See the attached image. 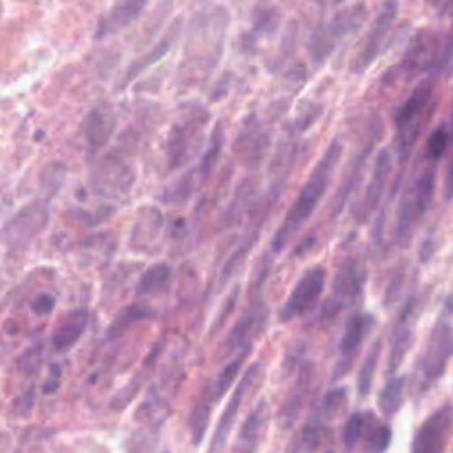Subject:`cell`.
I'll list each match as a JSON object with an SVG mask.
<instances>
[{"label":"cell","instance_id":"obj_28","mask_svg":"<svg viewBox=\"0 0 453 453\" xmlns=\"http://www.w3.org/2000/svg\"><path fill=\"white\" fill-rule=\"evenodd\" d=\"M347 389L345 388H334L331 391H327L322 400L319 402V405L313 409V412L310 414L306 423H315V425H329L331 421H334L338 416H342V412L347 407Z\"/></svg>","mask_w":453,"mask_h":453},{"label":"cell","instance_id":"obj_35","mask_svg":"<svg viewBox=\"0 0 453 453\" xmlns=\"http://www.w3.org/2000/svg\"><path fill=\"white\" fill-rule=\"evenodd\" d=\"M221 145H223V131H221V126H216V129L212 131V136H211L209 149L205 150V154H203V157L200 161V172L203 175H207L211 172V168L214 166Z\"/></svg>","mask_w":453,"mask_h":453},{"label":"cell","instance_id":"obj_31","mask_svg":"<svg viewBox=\"0 0 453 453\" xmlns=\"http://www.w3.org/2000/svg\"><path fill=\"white\" fill-rule=\"evenodd\" d=\"M380 350H382V338H377L370 345V349H368V352H366V356H365V359L361 363V368L357 372L356 388H357V395L359 396H366L370 393V389H372L375 370H377L379 357H380Z\"/></svg>","mask_w":453,"mask_h":453},{"label":"cell","instance_id":"obj_9","mask_svg":"<svg viewBox=\"0 0 453 453\" xmlns=\"http://www.w3.org/2000/svg\"><path fill=\"white\" fill-rule=\"evenodd\" d=\"M324 287H326V269L320 265L308 267L301 274V278L296 281L287 301L280 308L278 319L281 322H290L311 311L317 301L320 299Z\"/></svg>","mask_w":453,"mask_h":453},{"label":"cell","instance_id":"obj_18","mask_svg":"<svg viewBox=\"0 0 453 453\" xmlns=\"http://www.w3.org/2000/svg\"><path fill=\"white\" fill-rule=\"evenodd\" d=\"M391 166H393V159L388 149H382L377 152L375 161H373V168L368 179V186L363 193V196L359 198L357 205L354 207V214L359 221H365L368 218V214L377 207L379 198L384 191V186L388 182V177L391 173Z\"/></svg>","mask_w":453,"mask_h":453},{"label":"cell","instance_id":"obj_37","mask_svg":"<svg viewBox=\"0 0 453 453\" xmlns=\"http://www.w3.org/2000/svg\"><path fill=\"white\" fill-rule=\"evenodd\" d=\"M55 304H57L55 296H53V294L44 292V294H39V296L34 299V303H32V310H34L35 313H39V315H46V313L53 311Z\"/></svg>","mask_w":453,"mask_h":453},{"label":"cell","instance_id":"obj_30","mask_svg":"<svg viewBox=\"0 0 453 453\" xmlns=\"http://www.w3.org/2000/svg\"><path fill=\"white\" fill-rule=\"evenodd\" d=\"M403 391H405V379L403 377H391L382 386V389L379 391L377 403H379V409L382 411V414L386 418H391L400 411V407L403 403Z\"/></svg>","mask_w":453,"mask_h":453},{"label":"cell","instance_id":"obj_15","mask_svg":"<svg viewBox=\"0 0 453 453\" xmlns=\"http://www.w3.org/2000/svg\"><path fill=\"white\" fill-rule=\"evenodd\" d=\"M418 310V299L411 296L405 304L402 306L393 331H391V342H389V354H388V373L393 375L400 368V365L405 359L407 350L412 343V329H414V319Z\"/></svg>","mask_w":453,"mask_h":453},{"label":"cell","instance_id":"obj_20","mask_svg":"<svg viewBox=\"0 0 453 453\" xmlns=\"http://www.w3.org/2000/svg\"><path fill=\"white\" fill-rule=\"evenodd\" d=\"M267 149V133L255 113H250L239 126L234 143L235 154L248 165L258 161Z\"/></svg>","mask_w":453,"mask_h":453},{"label":"cell","instance_id":"obj_33","mask_svg":"<svg viewBox=\"0 0 453 453\" xmlns=\"http://www.w3.org/2000/svg\"><path fill=\"white\" fill-rule=\"evenodd\" d=\"M449 138H451V133H449L448 122L439 124V126L430 133V136H428V140H426V149H425L426 157L432 159V161L441 159V157L446 154L448 147H449Z\"/></svg>","mask_w":453,"mask_h":453},{"label":"cell","instance_id":"obj_16","mask_svg":"<svg viewBox=\"0 0 453 453\" xmlns=\"http://www.w3.org/2000/svg\"><path fill=\"white\" fill-rule=\"evenodd\" d=\"M396 14H398V0H386L382 4L375 21L372 23V28L368 32V37H366L359 55L356 57V60L352 64V69L356 73H363L377 58V55L382 50V42L391 28Z\"/></svg>","mask_w":453,"mask_h":453},{"label":"cell","instance_id":"obj_27","mask_svg":"<svg viewBox=\"0 0 453 453\" xmlns=\"http://www.w3.org/2000/svg\"><path fill=\"white\" fill-rule=\"evenodd\" d=\"M173 278L172 265L166 262H156L149 265L143 274L140 276L136 283V296H154V294H163L170 288Z\"/></svg>","mask_w":453,"mask_h":453},{"label":"cell","instance_id":"obj_13","mask_svg":"<svg viewBox=\"0 0 453 453\" xmlns=\"http://www.w3.org/2000/svg\"><path fill=\"white\" fill-rule=\"evenodd\" d=\"M267 308L260 297L251 299L248 310L242 313V317L235 322V326L230 329V333L225 338L223 352L230 354L241 349H251V342L264 331L267 324Z\"/></svg>","mask_w":453,"mask_h":453},{"label":"cell","instance_id":"obj_7","mask_svg":"<svg viewBox=\"0 0 453 453\" xmlns=\"http://www.w3.org/2000/svg\"><path fill=\"white\" fill-rule=\"evenodd\" d=\"M50 207L48 200H35L18 211L4 226L2 237L11 250L27 248L48 225Z\"/></svg>","mask_w":453,"mask_h":453},{"label":"cell","instance_id":"obj_19","mask_svg":"<svg viewBox=\"0 0 453 453\" xmlns=\"http://www.w3.org/2000/svg\"><path fill=\"white\" fill-rule=\"evenodd\" d=\"M313 384H315V368H313V365L306 363L299 370L294 386L290 388L285 402L281 403V409L278 414L281 428L287 430L296 423L299 412L303 411V407L306 405V402L313 391Z\"/></svg>","mask_w":453,"mask_h":453},{"label":"cell","instance_id":"obj_24","mask_svg":"<svg viewBox=\"0 0 453 453\" xmlns=\"http://www.w3.org/2000/svg\"><path fill=\"white\" fill-rule=\"evenodd\" d=\"M88 326V311L87 310H73L67 313L60 324L51 333V345L57 350H67L78 343Z\"/></svg>","mask_w":453,"mask_h":453},{"label":"cell","instance_id":"obj_39","mask_svg":"<svg viewBox=\"0 0 453 453\" xmlns=\"http://www.w3.org/2000/svg\"><path fill=\"white\" fill-rule=\"evenodd\" d=\"M428 2H430V4H432V5H435V4H437V2H439V0H428Z\"/></svg>","mask_w":453,"mask_h":453},{"label":"cell","instance_id":"obj_8","mask_svg":"<svg viewBox=\"0 0 453 453\" xmlns=\"http://www.w3.org/2000/svg\"><path fill=\"white\" fill-rule=\"evenodd\" d=\"M402 64L407 71L412 73L441 71L442 67H448L449 39L432 30L419 32L411 42Z\"/></svg>","mask_w":453,"mask_h":453},{"label":"cell","instance_id":"obj_21","mask_svg":"<svg viewBox=\"0 0 453 453\" xmlns=\"http://www.w3.org/2000/svg\"><path fill=\"white\" fill-rule=\"evenodd\" d=\"M115 129V115L110 106L97 104L83 119V136L90 152L103 149Z\"/></svg>","mask_w":453,"mask_h":453},{"label":"cell","instance_id":"obj_17","mask_svg":"<svg viewBox=\"0 0 453 453\" xmlns=\"http://www.w3.org/2000/svg\"><path fill=\"white\" fill-rule=\"evenodd\" d=\"M133 179V168L127 166L126 159L119 156V152L111 150L103 157V161L96 168L94 188L96 191L104 195H124L129 191Z\"/></svg>","mask_w":453,"mask_h":453},{"label":"cell","instance_id":"obj_38","mask_svg":"<svg viewBox=\"0 0 453 453\" xmlns=\"http://www.w3.org/2000/svg\"><path fill=\"white\" fill-rule=\"evenodd\" d=\"M237 294H239V287L235 285L234 288H232V292H230V296L226 297V301H225V304H223V308H221V313L218 315V319H216V322H214V333L221 327V324L225 322V319L230 315V311L234 310V306H235V303H237Z\"/></svg>","mask_w":453,"mask_h":453},{"label":"cell","instance_id":"obj_26","mask_svg":"<svg viewBox=\"0 0 453 453\" xmlns=\"http://www.w3.org/2000/svg\"><path fill=\"white\" fill-rule=\"evenodd\" d=\"M265 407H267L265 402H258V405L248 414V418L241 425L234 449H241V451L258 449L260 437H262L264 425H265V416H267Z\"/></svg>","mask_w":453,"mask_h":453},{"label":"cell","instance_id":"obj_5","mask_svg":"<svg viewBox=\"0 0 453 453\" xmlns=\"http://www.w3.org/2000/svg\"><path fill=\"white\" fill-rule=\"evenodd\" d=\"M209 122V113L203 108H195L193 111L182 115L168 134L166 157L172 170L188 163L196 150H200L203 129Z\"/></svg>","mask_w":453,"mask_h":453},{"label":"cell","instance_id":"obj_4","mask_svg":"<svg viewBox=\"0 0 453 453\" xmlns=\"http://www.w3.org/2000/svg\"><path fill=\"white\" fill-rule=\"evenodd\" d=\"M435 193V170H423L403 191L398 209H396V225L395 239L400 246H405L412 237L414 230L428 212Z\"/></svg>","mask_w":453,"mask_h":453},{"label":"cell","instance_id":"obj_22","mask_svg":"<svg viewBox=\"0 0 453 453\" xmlns=\"http://www.w3.org/2000/svg\"><path fill=\"white\" fill-rule=\"evenodd\" d=\"M149 0H119L97 23L96 39H104L131 25L145 9Z\"/></svg>","mask_w":453,"mask_h":453},{"label":"cell","instance_id":"obj_1","mask_svg":"<svg viewBox=\"0 0 453 453\" xmlns=\"http://www.w3.org/2000/svg\"><path fill=\"white\" fill-rule=\"evenodd\" d=\"M342 150H343L342 142L338 138L331 140V143L327 145V149L324 150V154L320 156L317 165L313 166L311 173L308 175L306 182L299 189V193H297L294 203L290 205L285 219L281 221L280 228L273 235V241H271L273 253H280L297 235V232L304 226V223L311 218V214L319 207V203L333 179L334 168L342 157Z\"/></svg>","mask_w":453,"mask_h":453},{"label":"cell","instance_id":"obj_25","mask_svg":"<svg viewBox=\"0 0 453 453\" xmlns=\"http://www.w3.org/2000/svg\"><path fill=\"white\" fill-rule=\"evenodd\" d=\"M379 423L377 416L372 411H357L354 414L349 416V419L343 425V432H342V442L345 449H356V448H363L366 437L370 435V432L375 428V425Z\"/></svg>","mask_w":453,"mask_h":453},{"label":"cell","instance_id":"obj_2","mask_svg":"<svg viewBox=\"0 0 453 453\" xmlns=\"http://www.w3.org/2000/svg\"><path fill=\"white\" fill-rule=\"evenodd\" d=\"M437 108L435 78H426L412 88L409 97L393 111L395 124V149L400 161L411 156L423 127L432 119Z\"/></svg>","mask_w":453,"mask_h":453},{"label":"cell","instance_id":"obj_3","mask_svg":"<svg viewBox=\"0 0 453 453\" xmlns=\"http://www.w3.org/2000/svg\"><path fill=\"white\" fill-rule=\"evenodd\" d=\"M451 299L446 296L439 317L434 322L428 340L416 361L414 388L418 395L428 391L444 373L451 357Z\"/></svg>","mask_w":453,"mask_h":453},{"label":"cell","instance_id":"obj_36","mask_svg":"<svg viewBox=\"0 0 453 453\" xmlns=\"http://www.w3.org/2000/svg\"><path fill=\"white\" fill-rule=\"evenodd\" d=\"M168 44H170V39H163L149 55H147V58H143V60H140V62H136L131 69H129V74H127V80L129 78H133V76H136L143 67H147V65H150V64H154L156 60H159L165 53H166V50H168Z\"/></svg>","mask_w":453,"mask_h":453},{"label":"cell","instance_id":"obj_32","mask_svg":"<svg viewBox=\"0 0 453 453\" xmlns=\"http://www.w3.org/2000/svg\"><path fill=\"white\" fill-rule=\"evenodd\" d=\"M329 441H331L329 425L306 423L304 428L301 430L296 448L297 449H322V448H329L327 446Z\"/></svg>","mask_w":453,"mask_h":453},{"label":"cell","instance_id":"obj_10","mask_svg":"<svg viewBox=\"0 0 453 453\" xmlns=\"http://www.w3.org/2000/svg\"><path fill=\"white\" fill-rule=\"evenodd\" d=\"M264 380V366L262 363H251L246 372L242 373L241 380L237 382L218 425H216V430L212 434V439H211V446H209V451H219L225 448L226 444V439L235 425V419H237V414L241 411V405L246 398V395L253 389H257L260 386V382Z\"/></svg>","mask_w":453,"mask_h":453},{"label":"cell","instance_id":"obj_34","mask_svg":"<svg viewBox=\"0 0 453 453\" xmlns=\"http://www.w3.org/2000/svg\"><path fill=\"white\" fill-rule=\"evenodd\" d=\"M391 437H393V432L388 425L384 423H377L375 428L370 432V435L366 437L365 444H363V449L366 451H375V453H380V451H386L391 444Z\"/></svg>","mask_w":453,"mask_h":453},{"label":"cell","instance_id":"obj_23","mask_svg":"<svg viewBox=\"0 0 453 453\" xmlns=\"http://www.w3.org/2000/svg\"><path fill=\"white\" fill-rule=\"evenodd\" d=\"M250 350L251 349H241V350H237V354L232 359H228V363H225V366L214 375V379L202 389L200 398L203 402H207L211 407H214L221 400L225 391L232 386L237 373L241 372V366H242L246 356L250 354Z\"/></svg>","mask_w":453,"mask_h":453},{"label":"cell","instance_id":"obj_11","mask_svg":"<svg viewBox=\"0 0 453 453\" xmlns=\"http://www.w3.org/2000/svg\"><path fill=\"white\" fill-rule=\"evenodd\" d=\"M363 292V274L354 258H345L331 283L329 297L322 306V317L329 319L340 310L354 306Z\"/></svg>","mask_w":453,"mask_h":453},{"label":"cell","instance_id":"obj_29","mask_svg":"<svg viewBox=\"0 0 453 453\" xmlns=\"http://www.w3.org/2000/svg\"><path fill=\"white\" fill-rule=\"evenodd\" d=\"M156 317V311L150 306H143V304H129L127 308L120 310L117 313V317L110 322L108 329H106V338L113 340L119 338L120 334L126 333L127 327H131L136 322H143V320H150Z\"/></svg>","mask_w":453,"mask_h":453},{"label":"cell","instance_id":"obj_12","mask_svg":"<svg viewBox=\"0 0 453 453\" xmlns=\"http://www.w3.org/2000/svg\"><path fill=\"white\" fill-rule=\"evenodd\" d=\"M373 326V317L368 315V313H354L349 317L345 327H343V334L340 338V357L333 368V375H331V380L336 382L340 379H343L352 365H354V359L366 338V334L370 333Z\"/></svg>","mask_w":453,"mask_h":453},{"label":"cell","instance_id":"obj_14","mask_svg":"<svg viewBox=\"0 0 453 453\" xmlns=\"http://www.w3.org/2000/svg\"><path fill=\"white\" fill-rule=\"evenodd\" d=\"M451 432V405L435 409L416 430L411 449L416 453H437L446 448Z\"/></svg>","mask_w":453,"mask_h":453},{"label":"cell","instance_id":"obj_6","mask_svg":"<svg viewBox=\"0 0 453 453\" xmlns=\"http://www.w3.org/2000/svg\"><path fill=\"white\" fill-rule=\"evenodd\" d=\"M366 18V9L363 4L347 7L334 14L326 25L319 27L310 39V55L315 64H320L334 50L336 42L356 32Z\"/></svg>","mask_w":453,"mask_h":453}]
</instances>
